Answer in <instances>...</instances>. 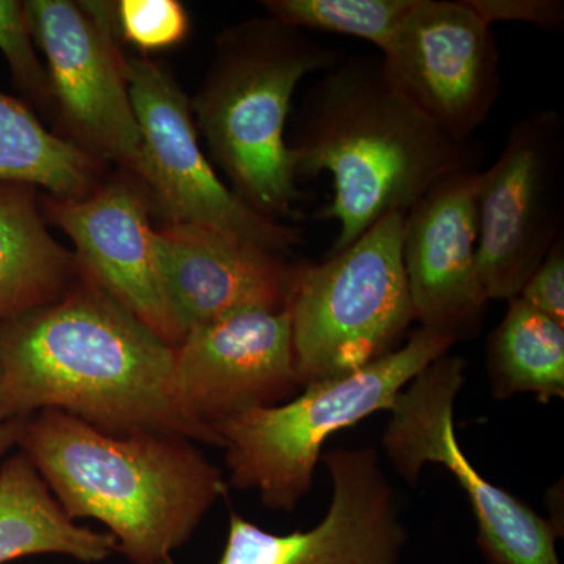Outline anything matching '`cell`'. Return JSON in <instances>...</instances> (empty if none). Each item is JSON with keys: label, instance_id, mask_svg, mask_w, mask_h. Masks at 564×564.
<instances>
[{"label": "cell", "instance_id": "cell-12", "mask_svg": "<svg viewBox=\"0 0 564 564\" xmlns=\"http://www.w3.org/2000/svg\"><path fill=\"white\" fill-rule=\"evenodd\" d=\"M333 480L325 519L310 532H265L229 511L228 540L217 564H397L406 530L375 448H337L323 456ZM158 564H176L173 558Z\"/></svg>", "mask_w": 564, "mask_h": 564}, {"label": "cell", "instance_id": "cell-2", "mask_svg": "<svg viewBox=\"0 0 564 564\" xmlns=\"http://www.w3.org/2000/svg\"><path fill=\"white\" fill-rule=\"evenodd\" d=\"M296 181L332 174L339 223L332 250L347 248L388 212L406 214L437 182L480 170L484 144L434 128L386 77L381 55H345L304 96L288 133Z\"/></svg>", "mask_w": 564, "mask_h": 564}, {"label": "cell", "instance_id": "cell-9", "mask_svg": "<svg viewBox=\"0 0 564 564\" xmlns=\"http://www.w3.org/2000/svg\"><path fill=\"white\" fill-rule=\"evenodd\" d=\"M564 118L516 121L499 159L478 173L477 273L488 302L516 299L563 237Z\"/></svg>", "mask_w": 564, "mask_h": 564}, {"label": "cell", "instance_id": "cell-18", "mask_svg": "<svg viewBox=\"0 0 564 564\" xmlns=\"http://www.w3.org/2000/svg\"><path fill=\"white\" fill-rule=\"evenodd\" d=\"M77 273L73 251L47 231L39 188L0 184V321L61 299Z\"/></svg>", "mask_w": 564, "mask_h": 564}, {"label": "cell", "instance_id": "cell-14", "mask_svg": "<svg viewBox=\"0 0 564 564\" xmlns=\"http://www.w3.org/2000/svg\"><path fill=\"white\" fill-rule=\"evenodd\" d=\"M40 206L69 237L79 272L176 347L182 336L163 295L150 220L152 206L143 184L124 172L104 182L90 196H40Z\"/></svg>", "mask_w": 564, "mask_h": 564}, {"label": "cell", "instance_id": "cell-20", "mask_svg": "<svg viewBox=\"0 0 564 564\" xmlns=\"http://www.w3.org/2000/svg\"><path fill=\"white\" fill-rule=\"evenodd\" d=\"M494 399L534 393L541 402L564 397V326L519 296L486 347Z\"/></svg>", "mask_w": 564, "mask_h": 564}, {"label": "cell", "instance_id": "cell-7", "mask_svg": "<svg viewBox=\"0 0 564 564\" xmlns=\"http://www.w3.org/2000/svg\"><path fill=\"white\" fill-rule=\"evenodd\" d=\"M126 79L141 132L133 176L169 225L215 229L288 254L302 231L265 217L215 173L199 147L191 98L159 63L126 55Z\"/></svg>", "mask_w": 564, "mask_h": 564}, {"label": "cell", "instance_id": "cell-5", "mask_svg": "<svg viewBox=\"0 0 564 564\" xmlns=\"http://www.w3.org/2000/svg\"><path fill=\"white\" fill-rule=\"evenodd\" d=\"M454 345L451 337L419 328L403 347L362 369L218 422L214 432L226 448L229 488L254 489L269 510H295L313 486L326 441L378 411H391L400 392Z\"/></svg>", "mask_w": 564, "mask_h": 564}, {"label": "cell", "instance_id": "cell-10", "mask_svg": "<svg viewBox=\"0 0 564 564\" xmlns=\"http://www.w3.org/2000/svg\"><path fill=\"white\" fill-rule=\"evenodd\" d=\"M35 46L46 58L51 109L69 141L133 173L141 132L133 110L115 2H24Z\"/></svg>", "mask_w": 564, "mask_h": 564}, {"label": "cell", "instance_id": "cell-11", "mask_svg": "<svg viewBox=\"0 0 564 564\" xmlns=\"http://www.w3.org/2000/svg\"><path fill=\"white\" fill-rule=\"evenodd\" d=\"M380 55L400 98L455 139H474L499 99L496 33L467 0H415Z\"/></svg>", "mask_w": 564, "mask_h": 564}, {"label": "cell", "instance_id": "cell-22", "mask_svg": "<svg viewBox=\"0 0 564 564\" xmlns=\"http://www.w3.org/2000/svg\"><path fill=\"white\" fill-rule=\"evenodd\" d=\"M115 22L120 40L143 52L180 46L191 31L187 10L177 0L115 2Z\"/></svg>", "mask_w": 564, "mask_h": 564}, {"label": "cell", "instance_id": "cell-17", "mask_svg": "<svg viewBox=\"0 0 564 564\" xmlns=\"http://www.w3.org/2000/svg\"><path fill=\"white\" fill-rule=\"evenodd\" d=\"M117 552L109 533L77 524L57 502L28 456L0 463V564L33 555L102 563Z\"/></svg>", "mask_w": 564, "mask_h": 564}, {"label": "cell", "instance_id": "cell-3", "mask_svg": "<svg viewBox=\"0 0 564 564\" xmlns=\"http://www.w3.org/2000/svg\"><path fill=\"white\" fill-rule=\"evenodd\" d=\"M17 448L65 513L106 525L117 554L132 564L173 558L229 489L193 441L118 436L57 410L24 419Z\"/></svg>", "mask_w": 564, "mask_h": 564}, {"label": "cell", "instance_id": "cell-19", "mask_svg": "<svg viewBox=\"0 0 564 564\" xmlns=\"http://www.w3.org/2000/svg\"><path fill=\"white\" fill-rule=\"evenodd\" d=\"M104 165L47 131L20 99L0 91V184L32 185L52 198L82 199L104 184Z\"/></svg>", "mask_w": 564, "mask_h": 564}, {"label": "cell", "instance_id": "cell-8", "mask_svg": "<svg viewBox=\"0 0 564 564\" xmlns=\"http://www.w3.org/2000/svg\"><path fill=\"white\" fill-rule=\"evenodd\" d=\"M462 356L434 359L393 403L383 445L403 480L417 484L425 464L451 470L467 494L478 527V545L489 564H562L558 532L529 505L478 474L455 430V402L464 384Z\"/></svg>", "mask_w": 564, "mask_h": 564}, {"label": "cell", "instance_id": "cell-25", "mask_svg": "<svg viewBox=\"0 0 564 564\" xmlns=\"http://www.w3.org/2000/svg\"><path fill=\"white\" fill-rule=\"evenodd\" d=\"M467 3L489 25L522 22L545 31H560L564 24L562 0H467Z\"/></svg>", "mask_w": 564, "mask_h": 564}, {"label": "cell", "instance_id": "cell-26", "mask_svg": "<svg viewBox=\"0 0 564 564\" xmlns=\"http://www.w3.org/2000/svg\"><path fill=\"white\" fill-rule=\"evenodd\" d=\"M22 421H0V463L18 447V440L22 429Z\"/></svg>", "mask_w": 564, "mask_h": 564}, {"label": "cell", "instance_id": "cell-13", "mask_svg": "<svg viewBox=\"0 0 564 564\" xmlns=\"http://www.w3.org/2000/svg\"><path fill=\"white\" fill-rule=\"evenodd\" d=\"M174 372L188 413L210 430L288 402L302 391L288 307H251L196 326L174 347Z\"/></svg>", "mask_w": 564, "mask_h": 564}, {"label": "cell", "instance_id": "cell-16", "mask_svg": "<svg viewBox=\"0 0 564 564\" xmlns=\"http://www.w3.org/2000/svg\"><path fill=\"white\" fill-rule=\"evenodd\" d=\"M163 295L182 339L196 326L251 310H285L299 263L282 252L196 225L154 229Z\"/></svg>", "mask_w": 564, "mask_h": 564}, {"label": "cell", "instance_id": "cell-21", "mask_svg": "<svg viewBox=\"0 0 564 564\" xmlns=\"http://www.w3.org/2000/svg\"><path fill=\"white\" fill-rule=\"evenodd\" d=\"M415 0H267V17L303 32L369 41L383 52Z\"/></svg>", "mask_w": 564, "mask_h": 564}, {"label": "cell", "instance_id": "cell-23", "mask_svg": "<svg viewBox=\"0 0 564 564\" xmlns=\"http://www.w3.org/2000/svg\"><path fill=\"white\" fill-rule=\"evenodd\" d=\"M0 52L22 95L44 111L50 110V82L32 39L24 2L0 0Z\"/></svg>", "mask_w": 564, "mask_h": 564}, {"label": "cell", "instance_id": "cell-24", "mask_svg": "<svg viewBox=\"0 0 564 564\" xmlns=\"http://www.w3.org/2000/svg\"><path fill=\"white\" fill-rule=\"evenodd\" d=\"M518 296L538 313L564 326L563 237L549 250Z\"/></svg>", "mask_w": 564, "mask_h": 564}, {"label": "cell", "instance_id": "cell-1", "mask_svg": "<svg viewBox=\"0 0 564 564\" xmlns=\"http://www.w3.org/2000/svg\"><path fill=\"white\" fill-rule=\"evenodd\" d=\"M43 410L223 447L182 402L174 347L80 272L61 299L0 321V421Z\"/></svg>", "mask_w": 564, "mask_h": 564}, {"label": "cell", "instance_id": "cell-6", "mask_svg": "<svg viewBox=\"0 0 564 564\" xmlns=\"http://www.w3.org/2000/svg\"><path fill=\"white\" fill-rule=\"evenodd\" d=\"M404 215L388 212L325 261L299 263L288 310L302 389L400 348L414 322L403 267Z\"/></svg>", "mask_w": 564, "mask_h": 564}, {"label": "cell", "instance_id": "cell-4", "mask_svg": "<svg viewBox=\"0 0 564 564\" xmlns=\"http://www.w3.org/2000/svg\"><path fill=\"white\" fill-rule=\"evenodd\" d=\"M344 57L270 17L237 22L215 40L209 68L191 99L193 120L232 191L265 217H293L303 198L288 147L296 87Z\"/></svg>", "mask_w": 564, "mask_h": 564}, {"label": "cell", "instance_id": "cell-15", "mask_svg": "<svg viewBox=\"0 0 564 564\" xmlns=\"http://www.w3.org/2000/svg\"><path fill=\"white\" fill-rule=\"evenodd\" d=\"M478 173L445 177L404 215L403 267L414 321L455 344L477 336L488 306L477 273Z\"/></svg>", "mask_w": 564, "mask_h": 564}]
</instances>
